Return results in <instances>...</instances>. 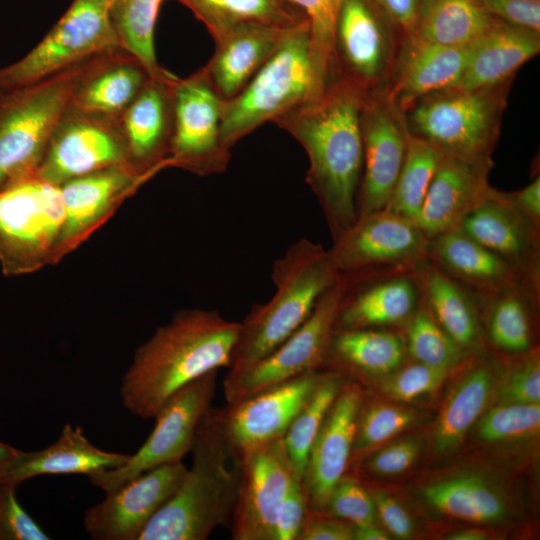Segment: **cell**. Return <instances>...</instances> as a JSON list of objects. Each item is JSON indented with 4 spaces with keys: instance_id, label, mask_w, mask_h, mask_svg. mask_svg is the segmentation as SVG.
<instances>
[{
    "instance_id": "6da1fadb",
    "label": "cell",
    "mask_w": 540,
    "mask_h": 540,
    "mask_svg": "<svg viewBox=\"0 0 540 540\" xmlns=\"http://www.w3.org/2000/svg\"><path fill=\"white\" fill-rule=\"evenodd\" d=\"M365 93L337 74L317 97L274 123L292 135L309 160L307 183L324 214L333 241L356 220L363 166L360 114Z\"/></svg>"
},
{
    "instance_id": "7a4b0ae2",
    "label": "cell",
    "mask_w": 540,
    "mask_h": 540,
    "mask_svg": "<svg viewBox=\"0 0 540 540\" xmlns=\"http://www.w3.org/2000/svg\"><path fill=\"white\" fill-rule=\"evenodd\" d=\"M240 322L213 309H182L135 351L122 377L123 406L142 419L154 418L178 390L220 368H228Z\"/></svg>"
},
{
    "instance_id": "3957f363",
    "label": "cell",
    "mask_w": 540,
    "mask_h": 540,
    "mask_svg": "<svg viewBox=\"0 0 540 540\" xmlns=\"http://www.w3.org/2000/svg\"><path fill=\"white\" fill-rule=\"evenodd\" d=\"M191 452V468L138 540H206L218 527L231 524L241 458L225 433L222 409L211 406L204 414Z\"/></svg>"
},
{
    "instance_id": "277c9868",
    "label": "cell",
    "mask_w": 540,
    "mask_h": 540,
    "mask_svg": "<svg viewBox=\"0 0 540 540\" xmlns=\"http://www.w3.org/2000/svg\"><path fill=\"white\" fill-rule=\"evenodd\" d=\"M337 277L322 245L308 239L293 243L273 264L275 292L270 300L254 305L240 322L228 373L248 368L279 346Z\"/></svg>"
},
{
    "instance_id": "5b68a950",
    "label": "cell",
    "mask_w": 540,
    "mask_h": 540,
    "mask_svg": "<svg viewBox=\"0 0 540 540\" xmlns=\"http://www.w3.org/2000/svg\"><path fill=\"white\" fill-rule=\"evenodd\" d=\"M512 82L480 89L451 87L426 95L404 111L408 133L444 155L492 164Z\"/></svg>"
},
{
    "instance_id": "8992f818",
    "label": "cell",
    "mask_w": 540,
    "mask_h": 540,
    "mask_svg": "<svg viewBox=\"0 0 540 540\" xmlns=\"http://www.w3.org/2000/svg\"><path fill=\"white\" fill-rule=\"evenodd\" d=\"M314 97L308 19L289 27L274 53L243 90L223 101L221 136L231 148L268 121Z\"/></svg>"
},
{
    "instance_id": "52a82bcc",
    "label": "cell",
    "mask_w": 540,
    "mask_h": 540,
    "mask_svg": "<svg viewBox=\"0 0 540 540\" xmlns=\"http://www.w3.org/2000/svg\"><path fill=\"white\" fill-rule=\"evenodd\" d=\"M91 59L42 81L0 91V189L37 173Z\"/></svg>"
},
{
    "instance_id": "ba28073f",
    "label": "cell",
    "mask_w": 540,
    "mask_h": 540,
    "mask_svg": "<svg viewBox=\"0 0 540 540\" xmlns=\"http://www.w3.org/2000/svg\"><path fill=\"white\" fill-rule=\"evenodd\" d=\"M64 208L59 185L37 173L0 189V267L6 277L62 260Z\"/></svg>"
},
{
    "instance_id": "9c48e42d",
    "label": "cell",
    "mask_w": 540,
    "mask_h": 540,
    "mask_svg": "<svg viewBox=\"0 0 540 540\" xmlns=\"http://www.w3.org/2000/svg\"><path fill=\"white\" fill-rule=\"evenodd\" d=\"M119 46L106 0H73L45 37L0 68V91L42 81Z\"/></svg>"
},
{
    "instance_id": "30bf717a",
    "label": "cell",
    "mask_w": 540,
    "mask_h": 540,
    "mask_svg": "<svg viewBox=\"0 0 540 540\" xmlns=\"http://www.w3.org/2000/svg\"><path fill=\"white\" fill-rule=\"evenodd\" d=\"M340 275L320 296L307 319L264 358L223 381L227 404L287 381L326 362L339 312L348 290Z\"/></svg>"
},
{
    "instance_id": "8fae6325",
    "label": "cell",
    "mask_w": 540,
    "mask_h": 540,
    "mask_svg": "<svg viewBox=\"0 0 540 540\" xmlns=\"http://www.w3.org/2000/svg\"><path fill=\"white\" fill-rule=\"evenodd\" d=\"M218 371H211L174 393L155 414V425L138 451L117 468L88 475L90 483L107 493L151 469L182 461L191 452L198 425L212 406Z\"/></svg>"
},
{
    "instance_id": "7c38bea8",
    "label": "cell",
    "mask_w": 540,
    "mask_h": 540,
    "mask_svg": "<svg viewBox=\"0 0 540 540\" xmlns=\"http://www.w3.org/2000/svg\"><path fill=\"white\" fill-rule=\"evenodd\" d=\"M403 40L372 0H343L334 37L337 74L364 93L387 91Z\"/></svg>"
},
{
    "instance_id": "4fadbf2b",
    "label": "cell",
    "mask_w": 540,
    "mask_h": 540,
    "mask_svg": "<svg viewBox=\"0 0 540 540\" xmlns=\"http://www.w3.org/2000/svg\"><path fill=\"white\" fill-rule=\"evenodd\" d=\"M428 241L413 220L383 209L357 216L327 252L336 273L353 279L416 265Z\"/></svg>"
},
{
    "instance_id": "5bb4252c",
    "label": "cell",
    "mask_w": 540,
    "mask_h": 540,
    "mask_svg": "<svg viewBox=\"0 0 540 540\" xmlns=\"http://www.w3.org/2000/svg\"><path fill=\"white\" fill-rule=\"evenodd\" d=\"M174 130L169 167L199 176L219 174L230 161V149L221 136L223 101L202 69L176 78L173 87Z\"/></svg>"
},
{
    "instance_id": "9a60e30c",
    "label": "cell",
    "mask_w": 540,
    "mask_h": 540,
    "mask_svg": "<svg viewBox=\"0 0 540 540\" xmlns=\"http://www.w3.org/2000/svg\"><path fill=\"white\" fill-rule=\"evenodd\" d=\"M360 126L363 166L356 197L357 216L387 207L404 165L409 139L404 112L387 91L365 93Z\"/></svg>"
},
{
    "instance_id": "2e32d148",
    "label": "cell",
    "mask_w": 540,
    "mask_h": 540,
    "mask_svg": "<svg viewBox=\"0 0 540 540\" xmlns=\"http://www.w3.org/2000/svg\"><path fill=\"white\" fill-rule=\"evenodd\" d=\"M115 166L132 167L117 122L90 115L69 104L51 134L37 174L61 185Z\"/></svg>"
},
{
    "instance_id": "e0dca14e",
    "label": "cell",
    "mask_w": 540,
    "mask_h": 540,
    "mask_svg": "<svg viewBox=\"0 0 540 540\" xmlns=\"http://www.w3.org/2000/svg\"><path fill=\"white\" fill-rule=\"evenodd\" d=\"M240 458L232 539L271 540L278 509L295 477L283 437L245 451Z\"/></svg>"
},
{
    "instance_id": "ac0fdd59",
    "label": "cell",
    "mask_w": 540,
    "mask_h": 540,
    "mask_svg": "<svg viewBox=\"0 0 540 540\" xmlns=\"http://www.w3.org/2000/svg\"><path fill=\"white\" fill-rule=\"evenodd\" d=\"M187 471L182 461L144 472L106 493L89 507L85 531L95 540H138L153 516L174 495Z\"/></svg>"
},
{
    "instance_id": "d6986e66",
    "label": "cell",
    "mask_w": 540,
    "mask_h": 540,
    "mask_svg": "<svg viewBox=\"0 0 540 540\" xmlns=\"http://www.w3.org/2000/svg\"><path fill=\"white\" fill-rule=\"evenodd\" d=\"M324 373L308 371L275 384L222 409L227 438L240 456L284 436Z\"/></svg>"
},
{
    "instance_id": "ffe728a7",
    "label": "cell",
    "mask_w": 540,
    "mask_h": 540,
    "mask_svg": "<svg viewBox=\"0 0 540 540\" xmlns=\"http://www.w3.org/2000/svg\"><path fill=\"white\" fill-rule=\"evenodd\" d=\"M151 178L130 166H115L59 185L64 208L62 259L88 240Z\"/></svg>"
},
{
    "instance_id": "44dd1931",
    "label": "cell",
    "mask_w": 540,
    "mask_h": 540,
    "mask_svg": "<svg viewBox=\"0 0 540 540\" xmlns=\"http://www.w3.org/2000/svg\"><path fill=\"white\" fill-rule=\"evenodd\" d=\"M176 78L165 69L152 75L117 121L130 165L150 177L169 167Z\"/></svg>"
},
{
    "instance_id": "7402d4cb",
    "label": "cell",
    "mask_w": 540,
    "mask_h": 540,
    "mask_svg": "<svg viewBox=\"0 0 540 540\" xmlns=\"http://www.w3.org/2000/svg\"><path fill=\"white\" fill-rule=\"evenodd\" d=\"M362 403L357 385H341L312 445L303 479L312 508L323 509L345 476L352 460Z\"/></svg>"
},
{
    "instance_id": "603a6c76",
    "label": "cell",
    "mask_w": 540,
    "mask_h": 540,
    "mask_svg": "<svg viewBox=\"0 0 540 540\" xmlns=\"http://www.w3.org/2000/svg\"><path fill=\"white\" fill-rule=\"evenodd\" d=\"M492 166L443 154L414 221L428 239L458 228L489 195Z\"/></svg>"
},
{
    "instance_id": "cb8c5ba5",
    "label": "cell",
    "mask_w": 540,
    "mask_h": 540,
    "mask_svg": "<svg viewBox=\"0 0 540 540\" xmlns=\"http://www.w3.org/2000/svg\"><path fill=\"white\" fill-rule=\"evenodd\" d=\"M151 76L139 59L117 46L89 61L74 89L70 105L117 122Z\"/></svg>"
},
{
    "instance_id": "d4e9b609",
    "label": "cell",
    "mask_w": 540,
    "mask_h": 540,
    "mask_svg": "<svg viewBox=\"0 0 540 540\" xmlns=\"http://www.w3.org/2000/svg\"><path fill=\"white\" fill-rule=\"evenodd\" d=\"M288 28L248 22L215 40V52L202 70L222 101L243 90L274 53Z\"/></svg>"
},
{
    "instance_id": "484cf974",
    "label": "cell",
    "mask_w": 540,
    "mask_h": 540,
    "mask_svg": "<svg viewBox=\"0 0 540 540\" xmlns=\"http://www.w3.org/2000/svg\"><path fill=\"white\" fill-rule=\"evenodd\" d=\"M475 43L443 46L403 40L388 95L404 112L426 95L457 86Z\"/></svg>"
},
{
    "instance_id": "4316f807",
    "label": "cell",
    "mask_w": 540,
    "mask_h": 540,
    "mask_svg": "<svg viewBox=\"0 0 540 540\" xmlns=\"http://www.w3.org/2000/svg\"><path fill=\"white\" fill-rule=\"evenodd\" d=\"M129 454L109 452L94 446L80 426L66 423L58 439L42 450H17L0 471V482L19 486L41 475H90L117 468L129 459Z\"/></svg>"
},
{
    "instance_id": "83f0119b",
    "label": "cell",
    "mask_w": 540,
    "mask_h": 540,
    "mask_svg": "<svg viewBox=\"0 0 540 540\" xmlns=\"http://www.w3.org/2000/svg\"><path fill=\"white\" fill-rule=\"evenodd\" d=\"M461 231L517 268L529 265L538 248V229L509 194L491 189L461 221Z\"/></svg>"
},
{
    "instance_id": "f1b7e54d",
    "label": "cell",
    "mask_w": 540,
    "mask_h": 540,
    "mask_svg": "<svg viewBox=\"0 0 540 540\" xmlns=\"http://www.w3.org/2000/svg\"><path fill=\"white\" fill-rule=\"evenodd\" d=\"M426 256L451 275L496 295L514 289L519 268L486 249L459 228L429 239Z\"/></svg>"
},
{
    "instance_id": "f546056e",
    "label": "cell",
    "mask_w": 540,
    "mask_h": 540,
    "mask_svg": "<svg viewBox=\"0 0 540 540\" xmlns=\"http://www.w3.org/2000/svg\"><path fill=\"white\" fill-rule=\"evenodd\" d=\"M539 51V32L502 22L474 44L455 87L480 89L512 82L517 71Z\"/></svg>"
},
{
    "instance_id": "4dcf8cb0",
    "label": "cell",
    "mask_w": 540,
    "mask_h": 540,
    "mask_svg": "<svg viewBox=\"0 0 540 540\" xmlns=\"http://www.w3.org/2000/svg\"><path fill=\"white\" fill-rule=\"evenodd\" d=\"M501 23L480 0H428L413 34L407 39L443 46H467L484 38Z\"/></svg>"
},
{
    "instance_id": "1f68e13d",
    "label": "cell",
    "mask_w": 540,
    "mask_h": 540,
    "mask_svg": "<svg viewBox=\"0 0 540 540\" xmlns=\"http://www.w3.org/2000/svg\"><path fill=\"white\" fill-rule=\"evenodd\" d=\"M416 300L417 289L404 276L375 284L352 298L346 292L336 329H360L400 322L413 313Z\"/></svg>"
},
{
    "instance_id": "d6a6232c",
    "label": "cell",
    "mask_w": 540,
    "mask_h": 540,
    "mask_svg": "<svg viewBox=\"0 0 540 540\" xmlns=\"http://www.w3.org/2000/svg\"><path fill=\"white\" fill-rule=\"evenodd\" d=\"M192 11L214 40L233 27L248 22L281 28L291 27L307 17L285 0H177Z\"/></svg>"
},
{
    "instance_id": "836d02e7",
    "label": "cell",
    "mask_w": 540,
    "mask_h": 540,
    "mask_svg": "<svg viewBox=\"0 0 540 540\" xmlns=\"http://www.w3.org/2000/svg\"><path fill=\"white\" fill-rule=\"evenodd\" d=\"M403 340L386 331L336 329L326 359L365 375L387 374L399 367Z\"/></svg>"
},
{
    "instance_id": "e575fe53",
    "label": "cell",
    "mask_w": 540,
    "mask_h": 540,
    "mask_svg": "<svg viewBox=\"0 0 540 540\" xmlns=\"http://www.w3.org/2000/svg\"><path fill=\"white\" fill-rule=\"evenodd\" d=\"M427 502L451 517L477 523H492L506 514L502 496L476 476L455 477L425 488Z\"/></svg>"
},
{
    "instance_id": "d590c367",
    "label": "cell",
    "mask_w": 540,
    "mask_h": 540,
    "mask_svg": "<svg viewBox=\"0 0 540 540\" xmlns=\"http://www.w3.org/2000/svg\"><path fill=\"white\" fill-rule=\"evenodd\" d=\"M491 373L479 368L467 375L449 396L434 433V448L446 453L455 448L489 402Z\"/></svg>"
},
{
    "instance_id": "8d00e7d4",
    "label": "cell",
    "mask_w": 540,
    "mask_h": 540,
    "mask_svg": "<svg viewBox=\"0 0 540 540\" xmlns=\"http://www.w3.org/2000/svg\"><path fill=\"white\" fill-rule=\"evenodd\" d=\"M426 270L421 283L436 322L461 348L473 346L478 324L468 295L445 273Z\"/></svg>"
},
{
    "instance_id": "74e56055",
    "label": "cell",
    "mask_w": 540,
    "mask_h": 540,
    "mask_svg": "<svg viewBox=\"0 0 540 540\" xmlns=\"http://www.w3.org/2000/svg\"><path fill=\"white\" fill-rule=\"evenodd\" d=\"M164 0H113L109 15L119 46L134 55L151 75L163 68L157 62L154 30Z\"/></svg>"
},
{
    "instance_id": "f35d334b",
    "label": "cell",
    "mask_w": 540,
    "mask_h": 540,
    "mask_svg": "<svg viewBox=\"0 0 540 540\" xmlns=\"http://www.w3.org/2000/svg\"><path fill=\"white\" fill-rule=\"evenodd\" d=\"M341 385L337 374L324 373L283 436L294 476L298 479H304L312 445Z\"/></svg>"
},
{
    "instance_id": "ab89813d",
    "label": "cell",
    "mask_w": 540,
    "mask_h": 540,
    "mask_svg": "<svg viewBox=\"0 0 540 540\" xmlns=\"http://www.w3.org/2000/svg\"><path fill=\"white\" fill-rule=\"evenodd\" d=\"M443 153L409 134L404 165L385 209L416 220Z\"/></svg>"
},
{
    "instance_id": "60d3db41",
    "label": "cell",
    "mask_w": 540,
    "mask_h": 540,
    "mask_svg": "<svg viewBox=\"0 0 540 540\" xmlns=\"http://www.w3.org/2000/svg\"><path fill=\"white\" fill-rule=\"evenodd\" d=\"M300 9L310 28L314 97L336 76L334 37L343 0H285Z\"/></svg>"
},
{
    "instance_id": "b9f144b4",
    "label": "cell",
    "mask_w": 540,
    "mask_h": 540,
    "mask_svg": "<svg viewBox=\"0 0 540 540\" xmlns=\"http://www.w3.org/2000/svg\"><path fill=\"white\" fill-rule=\"evenodd\" d=\"M410 354L431 367L449 370L461 358V347L426 311H418L408 328Z\"/></svg>"
},
{
    "instance_id": "7bdbcfd3",
    "label": "cell",
    "mask_w": 540,
    "mask_h": 540,
    "mask_svg": "<svg viewBox=\"0 0 540 540\" xmlns=\"http://www.w3.org/2000/svg\"><path fill=\"white\" fill-rule=\"evenodd\" d=\"M492 307L489 333L493 343L509 352H524L530 348L531 333L526 308L514 289L498 294Z\"/></svg>"
},
{
    "instance_id": "ee69618b",
    "label": "cell",
    "mask_w": 540,
    "mask_h": 540,
    "mask_svg": "<svg viewBox=\"0 0 540 540\" xmlns=\"http://www.w3.org/2000/svg\"><path fill=\"white\" fill-rule=\"evenodd\" d=\"M539 428V403H501L482 418L477 433L482 441L497 442L533 436Z\"/></svg>"
},
{
    "instance_id": "f6af8a7d",
    "label": "cell",
    "mask_w": 540,
    "mask_h": 540,
    "mask_svg": "<svg viewBox=\"0 0 540 540\" xmlns=\"http://www.w3.org/2000/svg\"><path fill=\"white\" fill-rule=\"evenodd\" d=\"M417 420L416 413L389 405H373L364 412L361 409L352 457L394 437Z\"/></svg>"
},
{
    "instance_id": "bcb514c9",
    "label": "cell",
    "mask_w": 540,
    "mask_h": 540,
    "mask_svg": "<svg viewBox=\"0 0 540 540\" xmlns=\"http://www.w3.org/2000/svg\"><path fill=\"white\" fill-rule=\"evenodd\" d=\"M321 510L352 525L375 523L376 518L371 494L358 481L346 476L336 484Z\"/></svg>"
},
{
    "instance_id": "7dc6e473",
    "label": "cell",
    "mask_w": 540,
    "mask_h": 540,
    "mask_svg": "<svg viewBox=\"0 0 540 540\" xmlns=\"http://www.w3.org/2000/svg\"><path fill=\"white\" fill-rule=\"evenodd\" d=\"M18 485L0 482V540H49L16 497Z\"/></svg>"
},
{
    "instance_id": "c3c4849f",
    "label": "cell",
    "mask_w": 540,
    "mask_h": 540,
    "mask_svg": "<svg viewBox=\"0 0 540 540\" xmlns=\"http://www.w3.org/2000/svg\"><path fill=\"white\" fill-rule=\"evenodd\" d=\"M448 370L422 363L410 365L387 380L384 389L400 401H411L435 391L445 380Z\"/></svg>"
},
{
    "instance_id": "681fc988",
    "label": "cell",
    "mask_w": 540,
    "mask_h": 540,
    "mask_svg": "<svg viewBox=\"0 0 540 540\" xmlns=\"http://www.w3.org/2000/svg\"><path fill=\"white\" fill-rule=\"evenodd\" d=\"M309 507L304 481L294 477L278 509L271 540H297Z\"/></svg>"
},
{
    "instance_id": "f907efd6",
    "label": "cell",
    "mask_w": 540,
    "mask_h": 540,
    "mask_svg": "<svg viewBox=\"0 0 540 540\" xmlns=\"http://www.w3.org/2000/svg\"><path fill=\"white\" fill-rule=\"evenodd\" d=\"M500 403H540V364L533 356L506 379L500 390Z\"/></svg>"
},
{
    "instance_id": "816d5d0a",
    "label": "cell",
    "mask_w": 540,
    "mask_h": 540,
    "mask_svg": "<svg viewBox=\"0 0 540 540\" xmlns=\"http://www.w3.org/2000/svg\"><path fill=\"white\" fill-rule=\"evenodd\" d=\"M495 18L540 33V0H480Z\"/></svg>"
},
{
    "instance_id": "f5cc1de1",
    "label": "cell",
    "mask_w": 540,
    "mask_h": 540,
    "mask_svg": "<svg viewBox=\"0 0 540 540\" xmlns=\"http://www.w3.org/2000/svg\"><path fill=\"white\" fill-rule=\"evenodd\" d=\"M420 445L415 439L394 443L377 453L367 462V468L377 475H396L407 470L416 460Z\"/></svg>"
},
{
    "instance_id": "db71d44e",
    "label": "cell",
    "mask_w": 540,
    "mask_h": 540,
    "mask_svg": "<svg viewBox=\"0 0 540 540\" xmlns=\"http://www.w3.org/2000/svg\"><path fill=\"white\" fill-rule=\"evenodd\" d=\"M297 540H353V525L309 507Z\"/></svg>"
},
{
    "instance_id": "11a10c76",
    "label": "cell",
    "mask_w": 540,
    "mask_h": 540,
    "mask_svg": "<svg viewBox=\"0 0 540 540\" xmlns=\"http://www.w3.org/2000/svg\"><path fill=\"white\" fill-rule=\"evenodd\" d=\"M399 31L409 38L428 0H372Z\"/></svg>"
},
{
    "instance_id": "9f6ffc18",
    "label": "cell",
    "mask_w": 540,
    "mask_h": 540,
    "mask_svg": "<svg viewBox=\"0 0 540 540\" xmlns=\"http://www.w3.org/2000/svg\"><path fill=\"white\" fill-rule=\"evenodd\" d=\"M376 515L392 535L408 539L413 533V523L407 511L394 498L376 491L371 493Z\"/></svg>"
},
{
    "instance_id": "6f0895ef",
    "label": "cell",
    "mask_w": 540,
    "mask_h": 540,
    "mask_svg": "<svg viewBox=\"0 0 540 540\" xmlns=\"http://www.w3.org/2000/svg\"><path fill=\"white\" fill-rule=\"evenodd\" d=\"M513 203L537 227L540 223V177H537L523 189L508 193Z\"/></svg>"
},
{
    "instance_id": "680465c9",
    "label": "cell",
    "mask_w": 540,
    "mask_h": 540,
    "mask_svg": "<svg viewBox=\"0 0 540 540\" xmlns=\"http://www.w3.org/2000/svg\"><path fill=\"white\" fill-rule=\"evenodd\" d=\"M388 535L375 523L353 525V540H388Z\"/></svg>"
},
{
    "instance_id": "91938a15",
    "label": "cell",
    "mask_w": 540,
    "mask_h": 540,
    "mask_svg": "<svg viewBox=\"0 0 540 540\" xmlns=\"http://www.w3.org/2000/svg\"><path fill=\"white\" fill-rule=\"evenodd\" d=\"M488 535L482 530L467 529L455 532L446 537L448 540H484Z\"/></svg>"
},
{
    "instance_id": "94428289",
    "label": "cell",
    "mask_w": 540,
    "mask_h": 540,
    "mask_svg": "<svg viewBox=\"0 0 540 540\" xmlns=\"http://www.w3.org/2000/svg\"><path fill=\"white\" fill-rule=\"evenodd\" d=\"M17 448L0 441V471L7 462L15 455Z\"/></svg>"
},
{
    "instance_id": "6125c7cd",
    "label": "cell",
    "mask_w": 540,
    "mask_h": 540,
    "mask_svg": "<svg viewBox=\"0 0 540 540\" xmlns=\"http://www.w3.org/2000/svg\"><path fill=\"white\" fill-rule=\"evenodd\" d=\"M110 6V4L113 2V0H106Z\"/></svg>"
}]
</instances>
